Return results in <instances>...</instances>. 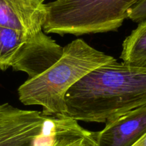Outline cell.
Returning <instances> with one entry per match:
<instances>
[{"mask_svg":"<svg viewBox=\"0 0 146 146\" xmlns=\"http://www.w3.org/2000/svg\"><path fill=\"white\" fill-rule=\"evenodd\" d=\"M120 59L130 65L146 68V19L124 40Z\"/></svg>","mask_w":146,"mask_h":146,"instance_id":"8","label":"cell"},{"mask_svg":"<svg viewBox=\"0 0 146 146\" xmlns=\"http://www.w3.org/2000/svg\"><path fill=\"white\" fill-rule=\"evenodd\" d=\"M133 146H146V133Z\"/></svg>","mask_w":146,"mask_h":146,"instance_id":"12","label":"cell"},{"mask_svg":"<svg viewBox=\"0 0 146 146\" xmlns=\"http://www.w3.org/2000/svg\"><path fill=\"white\" fill-rule=\"evenodd\" d=\"M115 60L83 40H73L63 47L58 61L19 86V101L25 105H40L47 115L67 117L65 98L70 88L94 70Z\"/></svg>","mask_w":146,"mask_h":146,"instance_id":"2","label":"cell"},{"mask_svg":"<svg viewBox=\"0 0 146 146\" xmlns=\"http://www.w3.org/2000/svg\"><path fill=\"white\" fill-rule=\"evenodd\" d=\"M53 146H98L96 132L89 131L77 120L64 117Z\"/></svg>","mask_w":146,"mask_h":146,"instance_id":"9","label":"cell"},{"mask_svg":"<svg viewBox=\"0 0 146 146\" xmlns=\"http://www.w3.org/2000/svg\"><path fill=\"white\" fill-rule=\"evenodd\" d=\"M140 0H54L46 4V34L75 36L117 31Z\"/></svg>","mask_w":146,"mask_h":146,"instance_id":"3","label":"cell"},{"mask_svg":"<svg viewBox=\"0 0 146 146\" xmlns=\"http://www.w3.org/2000/svg\"><path fill=\"white\" fill-rule=\"evenodd\" d=\"M65 100L68 117L106 123L146 105V68L115 59L73 85Z\"/></svg>","mask_w":146,"mask_h":146,"instance_id":"1","label":"cell"},{"mask_svg":"<svg viewBox=\"0 0 146 146\" xmlns=\"http://www.w3.org/2000/svg\"><path fill=\"white\" fill-rule=\"evenodd\" d=\"M45 0H0V26L32 35L43 29Z\"/></svg>","mask_w":146,"mask_h":146,"instance_id":"6","label":"cell"},{"mask_svg":"<svg viewBox=\"0 0 146 146\" xmlns=\"http://www.w3.org/2000/svg\"><path fill=\"white\" fill-rule=\"evenodd\" d=\"M146 133V105L105 123L96 132L98 146H133Z\"/></svg>","mask_w":146,"mask_h":146,"instance_id":"7","label":"cell"},{"mask_svg":"<svg viewBox=\"0 0 146 146\" xmlns=\"http://www.w3.org/2000/svg\"><path fill=\"white\" fill-rule=\"evenodd\" d=\"M127 18L134 22H139L146 19V0H140L128 12Z\"/></svg>","mask_w":146,"mask_h":146,"instance_id":"11","label":"cell"},{"mask_svg":"<svg viewBox=\"0 0 146 146\" xmlns=\"http://www.w3.org/2000/svg\"><path fill=\"white\" fill-rule=\"evenodd\" d=\"M63 117L0 105V146H53Z\"/></svg>","mask_w":146,"mask_h":146,"instance_id":"4","label":"cell"},{"mask_svg":"<svg viewBox=\"0 0 146 146\" xmlns=\"http://www.w3.org/2000/svg\"><path fill=\"white\" fill-rule=\"evenodd\" d=\"M62 54L63 47L42 30L28 36L12 68L26 73L31 79L50 68Z\"/></svg>","mask_w":146,"mask_h":146,"instance_id":"5","label":"cell"},{"mask_svg":"<svg viewBox=\"0 0 146 146\" xmlns=\"http://www.w3.org/2000/svg\"><path fill=\"white\" fill-rule=\"evenodd\" d=\"M29 36L21 31L0 26V70L5 71L12 67Z\"/></svg>","mask_w":146,"mask_h":146,"instance_id":"10","label":"cell"}]
</instances>
